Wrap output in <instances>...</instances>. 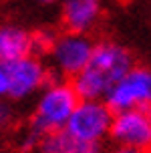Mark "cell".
Listing matches in <instances>:
<instances>
[{
	"label": "cell",
	"mask_w": 151,
	"mask_h": 153,
	"mask_svg": "<svg viewBox=\"0 0 151 153\" xmlns=\"http://www.w3.org/2000/svg\"><path fill=\"white\" fill-rule=\"evenodd\" d=\"M54 34L48 30H38V32H32V54H48L51 46L54 42Z\"/></svg>",
	"instance_id": "cell-11"
},
{
	"label": "cell",
	"mask_w": 151,
	"mask_h": 153,
	"mask_svg": "<svg viewBox=\"0 0 151 153\" xmlns=\"http://www.w3.org/2000/svg\"><path fill=\"white\" fill-rule=\"evenodd\" d=\"M38 151L40 153H71V151L99 153L97 149H89V147L79 145L65 129L53 131V133L42 135V137H40V143H38Z\"/></svg>",
	"instance_id": "cell-10"
},
{
	"label": "cell",
	"mask_w": 151,
	"mask_h": 153,
	"mask_svg": "<svg viewBox=\"0 0 151 153\" xmlns=\"http://www.w3.org/2000/svg\"><path fill=\"white\" fill-rule=\"evenodd\" d=\"M105 103L113 113L151 105V69L133 65L131 71L109 91Z\"/></svg>",
	"instance_id": "cell-6"
},
{
	"label": "cell",
	"mask_w": 151,
	"mask_h": 153,
	"mask_svg": "<svg viewBox=\"0 0 151 153\" xmlns=\"http://www.w3.org/2000/svg\"><path fill=\"white\" fill-rule=\"evenodd\" d=\"M79 101H81V97L77 95L73 83L54 75L42 87V91L38 93L28 129L34 131L40 137L46 133L65 129V125L71 119Z\"/></svg>",
	"instance_id": "cell-2"
},
{
	"label": "cell",
	"mask_w": 151,
	"mask_h": 153,
	"mask_svg": "<svg viewBox=\"0 0 151 153\" xmlns=\"http://www.w3.org/2000/svg\"><path fill=\"white\" fill-rule=\"evenodd\" d=\"M109 137L115 145L151 151V105L115 113Z\"/></svg>",
	"instance_id": "cell-7"
},
{
	"label": "cell",
	"mask_w": 151,
	"mask_h": 153,
	"mask_svg": "<svg viewBox=\"0 0 151 153\" xmlns=\"http://www.w3.org/2000/svg\"><path fill=\"white\" fill-rule=\"evenodd\" d=\"M8 91H10V81H8L6 62H0V99H8Z\"/></svg>",
	"instance_id": "cell-13"
},
{
	"label": "cell",
	"mask_w": 151,
	"mask_h": 153,
	"mask_svg": "<svg viewBox=\"0 0 151 153\" xmlns=\"http://www.w3.org/2000/svg\"><path fill=\"white\" fill-rule=\"evenodd\" d=\"M133 65L135 61L129 48L113 40H101L95 42L89 62L71 83L81 99H105Z\"/></svg>",
	"instance_id": "cell-1"
},
{
	"label": "cell",
	"mask_w": 151,
	"mask_h": 153,
	"mask_svg": "<svg viewBox=\"0 0 151 153\" xmlns=\"http://www.w3.org/2000/svg\"><path fill=\"white\" fill-rule=\"evenodd\" d=\"M111 153H151V151H145V149H135V147H121V145H117Z\"/></svg>",
	"instance_id": "cell-14"
},
{
	"label": "cell",
	"mask_w": 151,
	"mask_h": 153,
	"mask_svg": "<svg viewBox=\"0 0 151 153\" xmlns=\"http://www.w3.org/2000/svg\"><path fill=\"white\" fill-rule=\"evenodd\" d=\"M113 115V109L105 99H81L65 125V131L79 145L99 151L101 143L111 133Z\"/></svg>",
	"instance_id": "cell-3"
},
{
	"label": "cell",
	"mask_w": 151,
	"mask_h": 153,
	"mask_svg": "<svg viewBox=\"0 0 151 153\" xmlns=\"http://www.w3.org/2000/svg\"><path fill=\"white\" fill-rule=\"evenodd\" d=\"M93 48H95V42L87 34L68 30L65 34H59L48 51V56H51V62L54 69L53 73L59 76L73 79L89 62Z\"/></svg>",
	"instance_id": "cell-4"
},
{
	"label": "cell",
	"mask_w": 151,
	"mask_h": 153,
	"mask_svg": "<svg viewBox=\"0 0 151 153\" xmlns=\"http://www.w3.org/2000/svg\"><path fill=\"white\" fill-rule=\"evenodd\" d=\"M14 119V111L6 99H0V129H6Z\"/></svg>",
	"instance_id": "cell-12"
},
{
	"label": "cell",
	"mask_w": 151,
	"mask_h": 153,
	"mask_svg": "<svg viewBox=\"0 0 151 153\" xmlns=\"http://www.w3.org/2000/svg\"><path fill=\"white\" fill-rule=\"evenodd\" d=\"M32 54V32L20 26H0V62H10Z\"/></svg>",
	"instance_id": "cell-9"
},
{
	"label": "cell",
	"mask_w": 151,
	"mask_h": 153,
	"mask_svg": "<svg viewBox=\"0 0 151 153\" xmlns=\"http://www.w3.org/2000/svg\"><path fill=\"white\" fill-rule=\"evenodd\" d=\"M36 2H42V4H51V2H54V0H36Z\"/></svg>",
	"instance_id": "cell-15"
},
{
	"label": "cell",
	"mask_w": 151,
	"mask_h": 153,
	"mask_svg": "<svg viewBox=\"0 0 151 153\" xmlns=\"http://www.w3.org/2000/svg\"><path fill=\"white\" fill-rule=\"evenodd\" d=\"M101 0H65L62 2V24L68 32L87 34L97 26L101 18Z\"/></svg>",
	"instance_id": "cell-8"
},
{
	"label": "cell",
	"mask_w": 151,
	"mask_h": 153,
	"mask_svg": "<svg viewBox=\"0 0 151 153\" xmlns=\"http://www.w3.org/2000/svg\"><path fill=\"white\" fill-rule=\"evenodd\" d=\"M6 71L8 81H10L8 99L12 101H24L40 93L42 87L54 76V73L46 69V65L36 54H28V56L6 62Z\"/></svg>",
	"instance_id": "cell-5"
},
{
	"label": "cell",
	"mask_w": 151,
	"mask_h": 153,
	"mask_svg": "<svg viewBox=\"0 0 151 153\" xmlns=\"http://www.w3.org/2000/svg\"><path fill=\"white\" fill-rule=\"evenodd\" d=\"M71 153H87V151H71Z\"/></svg>",
	"instance_id": "cell-16"
}]
</instances>
